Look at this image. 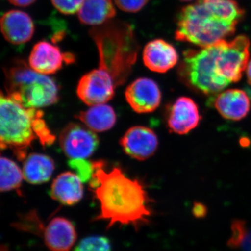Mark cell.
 Returning <instances> with one entry per match:
<instances>
[{
  "label": "cell",
  "mask_w": 251,
  "mask_h": 251,
  "mask_svg": "<svg viewBox=\"0 0 251 251\" xmlns=\"http://www.w3.org/2000/svg\"><path fill=\"white\" fill-rule=\"evenodd\" d=\"M36 0H9L10 3L18 6H27L35 1Z\"/></svg>",
  "instance_id": "28"
},
{
  "label": "cell",
  "mask_w": 251,
  "mask_h": 251,
  "mask_svg": "<svg viewBox=\"0 0 251 251\" xmlns=\"http://www.w3.org/2000/svg\"><path fill=\"white\" fill-rule=\"evenodd\" d=\"M73 251H112L108 238L102 236H91L82 239Z\"/></svg>",
  "instance_id": "24"
},
{
  "label": "cell",
  "mask_w": 251,
  "mask_h": 251,
  "mask_svg": "<svg viewBox=\"0 0 251 251\" xmlns=\"http://www.w3.org/2000/svg\"><path fill=\"white\" fill-rule=\"evenodd\" d=\"M120 143L128 156L138 161H145L152 156L158 147L156 133L143 126H135L130 128Z\"/></svg>",
  "instance_id": "11"
},
{
  "label": "cell",
  "mask_w": 251,
  "mask_h": 251,
  "mask_svg": "<svg viewBox=\"0 0 251 251\" xmlns=\"http://www.w3.org/2000/svg\"><path fill=\"white\" fill-rule=\"evenodd\" d=\"M6 94L23 106L40 109L57 103L59 89L53 79L36 72L22 59L5 68Z\"/></svg>",
  "instance_id": "5"
},
{
  "label": "cell",
  "mask_w": 251,
  "mask_h": 251,
  "mask_svg": "<svg viewBox=\"0 0 251 251\" xmlns=\"http://www.w3.org/2000/svg\"><path fill=\"white\" fill-rule=\"evenodd\" d=\"M24 179L31 184H41L50 179L55 166L50 157L42 153H32L23 160Z\"/></svg>",
  "instance_id": "19"
},
{
  "label": "cell",
  "mask_w": 251,
  "mask_h": 251,
  "mask_svg": "<svg viewBox=\"0 0 251 251\" xmlns=\"http://www.w3.org/2000/svg\"><path fill=\"white\" fill-rule=\"evenodd\" d=\"M193 212H194L195 215L201 217V216L205 214L206 209L204 206L201 205V204H196V206H194V209H193Z\"/></svg>",
  "instance_id": "29"
},
{
  "label": "cell",
  "mask_w": 251,
  "mask_h": 251,
  "mask_svg": "<svg viewBox=\"0 0 251 251\" xmlns=\"http://www.w3.org/2000/svg\"><path fill=\"white\" fill-rule=\"evenodd\" d=\"M77 13L81 23L99 26L111 21L116 10L112 0H85Z\"/></svg>",
  "instance_id": "20"
},
{
  "label": "cell",
  "mask_w": 251,
  "mask_h": 251,
  "mask_svg": "<svg viewBox=\"0 0 251 251\" xmlns=\"http://www.w3.org/2000/svg\"><path fill=\"white\" fill-rule=\"evenodd\" d=\"M201 120L199 108L192 99L179 97L168 110L167 125L173 133L187 134L196 128Z\"/></svg>",
  "instance_id": "12"
},
{
  "label": "cell",
  "mask_w": 251,
  "mask_h": 251,
  "mask_svg": "<svg viewBox=\"0 0 251 251\" xmlns=\"http://www.w3.org/2000/svg\"><path fill=\"white\" fill-rule=\"evenodd\" d=\"M82 180L72 172H64L54 180L50 187V197L64 205L72 206L83 198Z\"/></svg>",
  "instance_id": "18"
},
{
  "label": "cell",
  "mask_w": 251,
  "mask_h": 251,
  "mask_svg": "<svg viewBox=\"0 0 251 251\" xmlns=\"http://www.w3.org/2000/svg\"><path fill=\"white\" fill-rule=\"evenodd\" d=\"M126 99L138 113H150L156 110L161 102V92L155 81L140 77L132 82L125 92Z\"/></svg>",
  "instance_id": "10"
},
{
  "label": "cell",
  "mask_w": 251,
  "mask_h": 251,
  "mask_svg": "<svg viewBox=\"0 0 251 251\" xmlns=\"http://www.w3.org/2000/svg\"><path fill=\"white\" fill-rule=\"evenodd\" d=\"M85 0H51L55 9L64 14L78 12Z\"/></svg>",
  "instance_id": "25"
},
{
  "label": "cell",
  "mask_w": 251,
  "mask_h": 251,
  "mask_svg": "<svg viewBox=\"0 0 251 251\" xmlns=\"http://www.w3.org/2000/svg\"><path fill=\"white\" fill-rule=\"evenodd\" d=\"M250 41L247 36H238L233 40L220 41L217 64L220 75L229 84L242 78L249 64Z\"/></svg>",
  "instance_id": "7"
},
{
  "label": "cell",
  "mask_w": 251,
  "mask_h": 251,
  "mask_svg": "<svg viewBox=\"0 0 251 251\" xmlns=\"http://www.w3.org/2000/svg\"><path fill=\"white\" fill-rule=\"evenodd\" d=\"M114 1L122 11L135 13L143 9L149 0H114Z\"/></svg>",
  "instance_id": "26"
},
{
  "label": "cell",
  "mask_w": 251,
  "mask_h": 251,
  "mask_svg": "<svg viewBox=\"0 0 251 251\" xmlns=\"http://www.w3.org/2000/svg\"><path fill=\"white\" fill-rule=\"evenodd\" d=\"M59 144L63 152L71 159H85L98 148L99 140L86 126L70 123L61 131Z\"/></svg>",
  "instance_id": "8"
},
{
  "label": "cell",
  "mask_w": 251,
  "mask_h": 251,
  "mask_svg": "<svg viewBox=\"0 0 251 251\" xmlns=\"http://www.w3.org/2000/svg\"><path fill=\"white\" fill-rule=\"evenodd\" d=\"M181 1H193V0H181Z\"/></svg>",
  "instance_id": "31"
},
{
  "label": "cell",
  "mask_w": 251,
  "mask_h": 251,
  "mask_svg": "<svg viewBox=\"0 0 251 251\" xmlns=\"http://www.w3.org/2000/svg\"><path fill=\"white\" fill-rule=\"evenodd\" d=\"M92 166L91 187L100 204L95 221H107V229L115 224L138 229L150 223L151 201L138 180L130 179L119 168L105 171L100 161L94 162Z\"/></svg>",
  "instance_id": "1"
},
{
  "label": "cell",
  "mask_w": 251,
  "mask_h": 251,
  "mask_svg": "<svg viewBox=\"0 0 251 251\" xmlns=\"http://www.w3.org/2000/svg\"><path fill=\"white\" fill-rule=\"evenodd\" d=\"M247 76L249 85H251V60L248 64L247 67Z\"/></svg>",
  "instance_id": "30"
},
{
  "label": "cell",
  "mask_w": 251,
  "mask_h": 251,
  "mask_svg": "<svg viewBox=\"0 0 251 251\" xmlns=\"http://www.w3.org/2000/svg\"><path fill=\"white\" fill-rule=\"evenodd\" d=\"M115 82L110 74L103 69H94L81 77L77 87V94L86 105L106 103L113 98Z\"/></svg>",
  "instance_id": "9"
},
{
  "label": "cell",
  "mask_w": 251,
  "mask_h": 251,
  "mask_svg": "<svg viewBox=\"0 0 251 251\" xmlns=\"http://www.w3.org/2000/svg\"><path fill=\"white\" fill-rule=\"evenodd\" d=\"M62 53L57 46L47 41H40L33 47L29 58V65L36 72L49 75L62 69L64 62H69L73 56Z\"/></svg>",
  "instance_id": "14"
},
{
  "label": "cell",
  "mask_w": 251,
  "mask_h": 251,
  "mask_svg": "<svg viewBox=\"0 0 251 251\" xmlns=\"http://www.w3.org/2000/svg\"><path fill=\"white\" fill-rule=\"evenodd\" d=\"M24 179L23 171L14 161L1 156L0 160V190L8 192L18 189Z\"/></svg>",
  "instance_id": "22"
},
{
  "label": "cell",
  "mask_w": 251,
  "mask_h": 251,
  "mask_svg": "<svg viewBox=\"0 0 251 251\" xmlns=\"http://www.w3.org/2000/svg\"><path fill=\"white\" fill-rule=\"evenodd\" d=\"M1 30L6 41L14 45H21L32 37L34 25L30 16L25 12L11 10L1 17Z\"/></svg>",
  "instance_id": "15"
},
{
  "label": "cell",
  "mask_w": 251,
  "mask_h": 251,
  "mask_svg": "<svg viewBox=\"0 0 251 251\" xmlns=\"http://www.w3.org/2000/svg\"><path fill=\"white\" fill-rule=\"evenodd\" d=\"M77 118L94 132H104L111 129L116 123L115 110L106 103L92 105L79 113Z\"/></svg>",
  "instance_id": "21"
},
{
  "label": "cell",
  "mask_w": 251,
  "mask_h": 251,
  "mask_svg": "<svg viewBox=\"0 0 251 251\" xmlns=\"http://www.w3.org/2000/svg\"><path fill=\"white\" fill-rule=\"evenodd\" d=\"M44 113L39 109L27 108L1 93L0 99V143L1 150H12L23 161L28 149L38 139L43 146L54 143L55 136L50 130Z\"/></svg>",
  "instance_id": "3"
},
{
  "label": "cell",
  "mask_w": 251,
  "mask_h": 251,
  "mask_svg": "<svg viewBox=\"0 0 251 251\" xmlns=\"http://www.w3.org/2000/svg\"><path fill=\"white\" fill-rule=\"evenodd\" d=\"M219 42L200 50H187L183 53L178 71L180 79L191 90L203 95H217L229 85L219 74Z\"/></svg>",
  "instance_id": "6"
},
{
  "label": "cell",
  "mask_w": 251,
  "mask_h": 251,
  "mask_svg": "<svg viewBox=\"0 0 251 251\" xmlns=\"http://www.w3.org/2000/svg\"><path fill=\"white\" fill-rule=\"evenodd\" d=\"M41 237L50 251H71L77 240V232L72 221L55 217L44 227Z\"/></svg>",
  "instance_id": "13"
},
{
  "label": "cell",
  "mask_w": 251,
  "mask_h": 251,
  "mask_svg": "<svg viewBox=\"0 0 251 251\" xmlns=\"http://www.w3.org/2000/svg\"><path fill=\"white\" fill-rule=\"evenodd\" d=\"M143 59L145 65L152 72L166 73L176 65L178 54L169 43L163 39H155L145 46Z\"/></svg>",
  "instance_id": "17"
},
{
  "label": "cell",
  "mask_w": 251,
  "mask_h": 251,
  "mask_svg": "<svg viewBox=\"0 0 251 251\" xmlns=\"http://www.w3.org/2000/svg\"><path fill=\"white\" fill-rule=\"evenodd\" d=\"M214 105L221 116L232 121L245 118L251 108V99L247 92L238 89L220 92L214 99Z\"/></svg>",
  "instance_id": "16"
},
{
  "label": "cell",
  "mask_w": 251,
  "mask_h": 251,
  "mask_svg": "<svg viewBox=\"0 0 251 251\" xmlns=\"http://www.w3.org/2000/svg\"><path fill=\"white\" fill-rule=\"evenodd\" d=\"M244 16L234 0H198L180 11L175 39L200 47L226 40Z\"/></svg>",
  "instance_id": "2"
},
{
  "label": "cell",
  "mask_w": 251,
  "mask_h": 251,
  "mask_svg": "<svg viewBox=\"0 0 251 251\" xmlns=\"http://www.w3.org/2000/svg\"><path fill=\"white\" fill-rule=\"evenodd\" d=\"M71 165L73 168L76 170L77 175L82 180L84 178V180L85 181L93 174L94 169L92 163H87L85 159H72Z\"/></svg>",
  "instance_id": "27"
},
{
  "label": "cell",
  "mask_w": 251,
  "mask_h": 251,
  "mask_svg": "<svg viewBox=\"0 0 251 251\" xmlns=\"http://www.w3.org/2000/svg\"><path fill=\"white\" fill-rule=\"evenodd\" d=\"M227 246L242 251H251V228L245 221L237 219L232 222Z\"/></svg>",
  "instance_id": "23"
},
{
  "label": "cell",
  "mask_w": 251,
  "mask_h": 251,
  "mask_svg": "<svg viewBox=\"0 0 251 251\" xmlns=\"http://www.w3.org/2000/svg\"><path fill=\"white\" fill-rule=\"evenodd\" d=\"M98 49L99 68L110 74L115 86L124 85L138 57V41L129 24L108 21L90 31Z\"/></svg>",
  "instance_id": "4"
}]
</instances>
